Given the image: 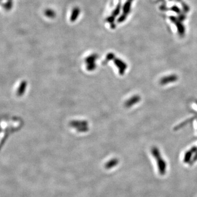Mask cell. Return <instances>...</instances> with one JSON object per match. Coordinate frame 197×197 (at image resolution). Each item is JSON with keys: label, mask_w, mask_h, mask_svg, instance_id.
Returning <instances> with one entry per match:
<instances>
[{"label": "cell", "mask_w": 197, "mask_h": 197, "mask_svg": "<svg viewBox=\"0 0 197 197\" xmlns=\"http://www.w3.org/2000/svg\"><path fill=\"white\" fill-rule=\"evenodd\" d=\"M153 155L155 156V157L156 158L157 161H158L159 163V171L161 174H163L166 172L165 169H166V163L163 160H161L160 156L158 150H157V148H153L152 151Z\"/></svg>", "instance_id": "1"}, {"label": "cell", "mask_w": 197, "mask_h": 197, "mask_svg": "<svg viewBox=\"0 0 197 197\" xmlns=\"http://www.w3.org/2000/svg\"><path fill=\"white\" fill-rule=\"evenodd\" d=\"M177 79V77L176 76H171L166 77H164L163 79H161V84H166V83H168V82H174Z\"/></svg>", "instance_id": "2"}]
</instances>
